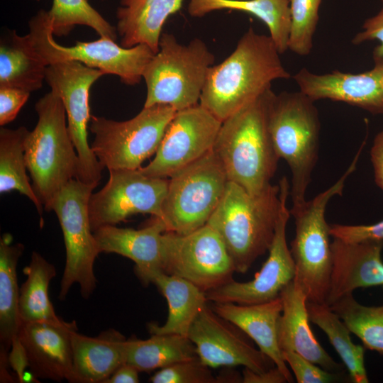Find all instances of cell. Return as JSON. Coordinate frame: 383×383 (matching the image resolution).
<instances>
[{
  "mask_svg": "<svg viewBox=\"0 0 383 383\" xmlns=\"http://www.w3.org/2000/svg\"><path fill=\"white\" fill-rule=\"evenodd\" d=\"M167 231L164 221H153L140 229L103 226L94 231L100 252L116 253L133 261L139 279L154 271L162 270V234Z\"/></svg>",
  "mask_w": 383,
  "mask_h": 383,
  "instance_id": "obj_23",
  "label": "cell"
},
{
  "mask_svg": "<svg viewBox=\"0 0 383 383\" xmlns=\"http://www.w3.org/2000/svg\"><path fill=\"white\" fill-rule=\"evenodd\" d=\"M97 185L70 180L54 197L50 211L57 216L65 246V265L60 282L62 301L74 284L88 299L96 287L94 262L100 252L91 227L89 201Z\"/></svg>",
  "mask_w": 383,
  "mask_h": 383,
  "instance_id": "obj_9",
  "label": "cell"
},
{
  "mask_svg": "<svg viewBox=\"0 0 383 383\" xmlns=\"http://www.w3.org/2000/svg\"><path fill=\"white\" fill-rule=\"evenodd\" d=\"M162 270L206 293L233 280V260L217 232L207 223L187 234L162 236Z\"/></svg>",
  "mask_w": 383,
  "mask_h": 383,
  "instance_id": "obj_12",
  "label": "cell"
},
{
  "mask_svg": "<svg viewBox=\"0 0 383 383\" xmlns=\"http://www.w3.org/2000/svg\"><path fill=\"white\" fill-rule=\"evenodd\" d=\"M177 111L166 104L144 107L133 118L117 121L91 116V148L103 167L138 170L155 154Z\"/></svg>",
  "mask_w": 383,
  "mask_h": 383,
  "instance_id": "obj_8",
  "label": "cell"
},
{
  "mask_svg": "<svg viewBox=\"0 0 383 383\" xmlns=\"http://www.w3.org/2000/svg\"><path fill=\"white\" fill-rule=\"evenodd\" d=\"M214 62L202 40L196 38L183 45L174 35L162 33L158 51L143 72L147 87L144 107L166 104L178 111L199 104Z\"/></svg>",
  "mask_w": 383,
  "mask_h": 383,
  "instance_id": "obj_7",
  "label": "cell"
},
{
  "mask_svg": "<svg viewBox=\"0 0 383 383\" xmlns=\"http://www.w3.org/2000/svg\"><path fill=\"white\" fill-rule=\"evenodd\" d=\"M280 210L279 185L252 195L228 181L223 197L209 219L223 241L235 272L244 274L272 242Z\"/></svg>",
  "mask_w": 383,
  "mask_h": 383,
  "instance_id": "obj_3",
  "label": "cell"
},
{
  "mask_svg": "<svg viewBox=\"0 0 383 383\" xmlns=\"http://www.w3.org/2000/svg\"><path fill=\"white\" fill-rule=\"evenodd\" d=\"M314 101L302 91L274 95L269 129L274 149L292 172V207L302 205L318 160L320 119Z\"/></svg>",
  "mask_w": 383,
  "mask_h": 383,
  "instance_id": "obj_5",
  "label": "cell"
},
{
  "mask_svg": "<svg viewBox=\"0 0 383 383\" xmlns=\"http://www.w3.org/2000/svg\"><path fill=\"white\" fill-rule=\"evenodd\" d=\"M370 159L375 183L383 191V131L378 133L374 138L370 150Z\"/></svg>",
  "mask_w": 383,
  "mask_h": 383,
  "instance_id": "obj_44",
  "label": "cell"
},
{
  "mask_svg": "<svg viewBox=\"0 0 383 383\" xmlns=\"http://www.w3.org/2000/svg\"><path fill=\"white\" fill-rule=\"evenodd\" d=\"M223 9L240 11L255 16L268 28L279 53L288 50L291 28L289 0H189L187 8L193 17Z\"/></svg>",
  "mask_w": 383,
  "mask_h": 383,
  "instance_id": "obj_27",
  "label": "cell"
},
{
  "mask_svg": "<svg viewBox=\"0 0 383 383\" xmlns=\"http://www.w3.org/2000/svg\"><path fill=\"white\" fill-rule=\"evenodd\" d=\"M152 383H221L211 367L199 357L176 362L156 372L150 378Z\"/></svg>",
  "mask_w": 383,
  "mask_h": 383,
  "instance_id": "obj_37",
  "label": "cell"
},
{
  "mask_svg": "<svg viewBox=\"0 0 383 383\" xmlns=\"http://www.w3.org/2000/svg\"><path fill=\"white\" fill-rule=\"evenodd\" d=\"M23 250L22 243L11 244L10 234L0 238V341L1 356L4 357H8L21 326L16 268Z\"/></svg>",
  "mask_w": 383,
  "mask_h": 383,
  "instance_id": "obj_29",
  "label": "cell"
},
{
  "mask_svg": "<svg viewBox=\"0 0 383 383\" xmlns=\"http://www.w3.org/2000/svg\"><path fill=\"white\" fill-rule=\"evenodd\" d=\"M211 309L243 331L284 374L288 382L293 377L283 358L278 343V328L282 311L280 297L255 304L212 302Z\"/></svg>",
  "mask_w": 383,
  "mask_h": 383,
  "instance_id": "obj_22",
  "label": "cell"
},
{
  "mask_svg": "<svg viewBox=\"0 0 383 383\" xmlns=\"http://www.w3.org/2000/svg\"><path fill=\"white\" fill-rule=\"evenodd\" d=\"M188 338L199 360L211 368L242 365L259 373L275 366L243 331L207 304L198 313Z\"/></svg>",
  "mask_w": 383,
  "mask_h": 383,
  "instance_id": "obj_17",
  "label": "cell"
},
{
  "mask_svg": "<svg viewBox=\"0 0 383 383\" xmlns=\"http://www.w3.org/2000/svg\"><path fill=\"white\" fill-rule=\"evenodd\" d=\"M28 132L23 126L0 129V193L18 191L33 202L42 219L44 207L26 174L25 140Z\"/></svg>",
  "mask_w": 383,
  "mask_h": 383,
  "instance_id": "obj_33",
  "label": "cell"
},
{
  "mask_svg": "<svg viewBox=\"0 0 383 383\" xmlns=\"http://www.w3.org/2000/svg\"><path fill=\"white\" fill-rule=\"evenodd\" d=\"M197 357L195 345L187 336L152 334L145 340L131 338L126 341V363L139 372L160 370Z\"/></svg>",
  "mask_w": 383,
  "mask_h": 383,
  "instance_id": "obj_30",
  "label": "cell"
},
{
  "mask_svg": "<svg viewBox=\"0 0 383 383\" xmlns=\"http://www.w3.org/2000/svg\"><path fill=\"white\" fill-rule=\"evenodd\" d=\"M281 54L270 38L250 28L233 52L209 70L199 104L223 122L271 88L288 79Z\"/></svg>",
  "mask_w": 383,
  "mask_h": 383,
  "instance_id": "obj_1",
  "label": "cell"
},
{
  "mask_svg": "<svg viewBox=\"0 0 383 383\" xmlns=\"http://www.w3.org/2000/svg\"><path fill=\"white\" fill-rule=\"evenodd\" d=\"M362 149L334 184L311 200L290 209L296 226L290 249L296 268L294 280L308 301L326 303L333 267L331 235L325 218L326 208L332 197L342 194L345 181L356 169Z\"/></svg>",
  "mask_w": 383,
  "mask_h": 383,
  "instance_id": "obj_6",
  "label": "cell"
},
{
  "mask_svg": "<svg viewBox=\"0 0 383 383\" xmlns=\"http://www.w3.org/2000/svg\"><path fill=\"white\" fill-rule=\"evenodd\" d=\"M143 284H155L168 304V315L162 326L150 323L148 326L152 334H177L188 337V333L201 309L206 304V293L190 282L154 271L140 279Z\"/></svg>",
  "mask_w": 383,
  "mask_h": 383,
  "instance_id": "obj_26",
  "label": "cell"
},
{
  "mask_svg": "<svg viewBox=\"0 0 383 383\" xmlns=\"http://www.w3.org/2000/svg\"><path fill=\"white\" fill-rule=\"evenodd\" d=\"M127 339L113 328L96 337L72 335L74 382L104 383L126 363Z\"/></svg>",
  "mask_w": 383,
  "mask_h": 383,
  "instance_id": "obj_24",
  "label": "cell"
},
{
  "mask_svg": "<svg viewBox=\"0 0 383 383\" xmlns=\"http://www.w3.org/2000/svg\"><path fill=\"white\" fill-rule=\"evenodd\" d=\"M29 29L35 50L47 66L59 61H78L104 74L116 75L127 85L140 83L145 66L155 54L147 45L126 48L106 37L62 46L55 40L48 12L43 9L30 20Z\"/></svg>",
  "mask_w": 383,
  "mask_h": 383,
  "instance_id": "obj_10",
  "label": "cell"
},
{
  "mask_svg": "<svg viewBox=\"0 0 383 383\" xmlns=\"http://www.w3.org/2000/svg\"><path fill=\"white\" fill-rule=\"evenodd\" d=\"M280 210L269 255L254 278L246 282L234 280L206 293L208 301L255 304L279 297L295 276V264L287 243L286 228L291 215L287 206L290 186L286 177L279 183Z\"/></svg>",
  "mask_w": 383,
  "mask_h": 383,
  "instance_id": "obj_15",
  "label": "cell"
},
{
  "mask_svg": "<svg viewBox=\"0 0 383 383\" xmlns=\"http://www.w3.org/2000/svg\"><path fill=\"white\" fill-rule=\"evenodd\" d=\"M168 179L162 221L167 231L179 234L189 233L207 223L228 182L212 150Z\"/></svg>",
  "mask_w": 383,
  "mask_h": 383,
  "instance_id": "obj_11",
  "label": "cell"
},
{
  "mask_svg": "<svg viewBox=\"0 0 383 383\" xmlns=\"http://www.w3.org/2000/svg\"><path fill=\"white\" fill-rule=\"evenodd\" d=\"M47 67L28 33L20 36L13 31L9 41L1 43L0 87L30 93L40 89L45 80Z\"/></svg>",
  "mask_w": 383,
  "mask_h": 383,
  "instance_id": "obj_28",
  "label": "cell"
},
{
  "mask_svg": "<svg viewBox=\"0 0 383 383\" xmlns=\"http://www.w3.org/2000/svg\"><path fill=\"white\" fill-rule=\"evenodd\" d=\"M330 233L333 238L350 243L383 240V220L370 225L332 224Z\"/></svg>",
  "mask_w": 383,
  "mask_h": 383,
  "instance_id": "obj_39",
  "label": "cell"
},
{
  "mask_svg": "<svg viewBox=\"0 0 383 383\" xmlns=\"http://www.w3.org/2000/svg\"><path fill=\"white\" fill-rule=\"evenodd\" d=\"M330 306L366 349L383 355V305L365 306L350 294Z\"/></svg>",
  "mask_w": 383,
  "mask_h": 383,
  "instance_id": "obj_34",
  "label": "cell"
},
{
  "mask_svg": "<svg viewBox=\"0 0 383 383\" xmlns=\"http://www.w3.org/2000/svg\"><path fill=\"white\" fill-rule=\"evenodd\" d=\"M52 33L57 36L67 35L78 25L94 29L100 37L116 40L117 31L87 0H53L48 11Z\"/></svg>",
  "mask_w": 383,
  "mask_h": 383,
  "instance_id": "obj_35",
  "label": "cell"
},
{
  "mask_svg": "<svg viewBox=\"0 0 383 383\" xmlns=\"http://www.w3.org/2000/svg\"><path fill=\"white\" fill-rule=\"evenodd\" d=\"M291 28L288 50L300 55H308L313 48V35L318 22L322 0H289Z\"/></svg>",
  "mask_w": 383,
  "mask_h": 383,
  "instance_id": "obj_36",
  "label": "cell"
},
{
  "mask_svg": "<svg viewBox=\"0 0 383 383\" xmlns=\"http://www.w3.org/2000/svg\"><path fill=\"white\" fill-rule=\"evenodd\" d=\"M282 311L278 328L281 351H294L330 372H339L336 362L315 338L309 326L307 297L293 279L281 292Z\"/></svg>",
  "mask_w": 383,
  "mask_h": 383,
  "instance_id": "obj_21",
  "label": "cell"
},
{
  "mask_svg": "<svg viewBox=\"0 0 383 383\" xmlns=\"http://www.w3.org/2000/svg\"><path fill=\"white\" fill-rule=\"evenodd\" d=\"M243 383H285L288 382L284 374L276 367L262 372H255L244 367L242 374Z\"/></svg>",
  "mask_w": 383,
  "mask_h": 383,
  "instance_id": "obj_43",
  "label": "cell"
},
{
  "mask_svg": "<svg viewBox=\"0 0 383 383\" xmlns=\"http://www.w3.org/2000/svg\"><path fill=\"white\" fill-rule=\"evenodd\" d=\"M38 122L25 140V159L33 189L50 211L55 195L76 179L79 157L66 123L61 99L50 91L35 104Z\"/></svg>",
  "mask_w": 383,
  "mask_h": 383,
  "instance_id": "obj_4",
  "label": "cell"
},
{
  "mask_svg": "<svg viewBox=\"0 0 383 383\" xmlns=\"http://www.w3.org/2000/svg\"><path fill=\"white\" fill-rule=\"evenodd\" d=\"M383 4V0H381ZM378 40L372 56L374 60L383 58V6L374 16L367 18L362 26V30L353 38L352 43L360 45L367 41Z\"/></svg>",
  "mask_w": 383,
  "mask_h": 383,
  "instance_id": "obj_41",
  "label": "cell"
},
{
  "mask_svg": "<svg viewBox=\"0 0 383 383\" xmlns=\"http://www.w3.org/2000/svg\"><path fill=\"white\" fill-rule=\"evenodd\" d=\"M23 272L27 278L20 288L21 323L58 319L49 297V285L56 276L55 267L33 251Z\"/></svg>",
  "mask_w": 383,
  "mask_h": 383,
  "instance_id": "obj_32",
  "label": "cell"
},
{
  "mask_svg": "<svg viewBox=\"0 0 383 383\" xmlns=\"http://www.w3.org/2000/svg\"><path fill=\"white\" fill-rule=\"evenodd\" d=\"M8 362L15 371L18 380L25 382V371L28 367V362L25 350L16 336L11 344L8 355Z\"/></svg>",
  "mask_w": 383,
  "mask_h": 383,
  "instance_id": "obj_42",
  "label": "cell"
},
{
  "mask_svg": "<svg viewBox=\"0 0 383 383\" xmlns=\"http://www.w3.org/2000/svg\"><path fill=\"white\" fill-rule=\"evenodd\" d=\"M140 372L133 366L125 363L119 367L104 383H138Z\"/></svg>",
  "mask_w": 383,
  "mask_h": 383,
  "instance_id": "obj_45",
  "label": "cell"
},
{
  "mask_svg": "<svg viewBox=\"0 0 383 383\" xmlns=\"http://www.w3.org/2000/svg\"><path fill=\"white\" fill-rule=\"evenodd\" d=\"M30 92L10 87H0V125L13 121L26 103Z\"/></svg>",
  "mask_w": 383,
  "mask_h": 383,
  "instance_id": "obj_40",
  "label": "cell"
},
{
  "mask_svg": "<svg viewBox=\"0 0 383 383\" xmlns=\"http://www.w3.org/2000/svg\"><path fill=\"white\" fill-rule=\"evenodd\" d=\"M104 73L74 60L50 64L45 81L65 106L68 130L79 157L77 178L87 184L98 185L104 169L88 143L87 128L91 120L89 91Z\"/></svg>",
  "mask_w": 383,
  "mask_h": 383,
  "instance_id": "obj_13",
  "label": "cell"
},
{
  "mask_svg": "<svg viewBox=\"0 0 383 383\" xmlns=\"http://www.w3.org/2000/svg\"><path fill=\"white\" fill-rule=\"evenodd\" d=\"M284 360L294 374L298 383H328L338 378L294 351H282Z\"/></svg>",
  "mask_w": 383,
  "mask_h": 383,
  "instance_id": "obj_38",
  "label": "cell"
},
{
  "mask_svg": "<svg viewBox=\"0 0 383 383\" xmlns=\"http://www.w3.org/2000/svg\"><path fill=\"white\" fill-rule=\"evenodd\" d=\"M221 123L199 104L177 111L155 157L138 170L150 177L170 178L212 150Z\"/></svg>",
  "mask_w": 383,
  "mask_h": 383,
  "instance_id": "obj_16",
  "label": "cell"
},
{
  "mask_svg": "<svg viewBox=\"0 0 383 383\" xmlns=\"http://www.w3.org/2000/svg\"><path fill=\"white\" fill-rule=\"evenodd\" d=\"M182 4V0H121L116 27L121 45L145 44L156 53L165 21Z\"/></svg>",
  "mask_w": 383,
  "mask_h": 383,
  "instance_id": "obj_25",
  "label": "cell"
},
{
  "mask_svg": "<svg viewBox=\"0 0 383 383\" xmlns=\"http://www.w3.org/2000/svg\"><path fill=\"white\" fill-rule=\"evenodd\" d=\"M104 187L92 193L89 213L93 232L106 225H116L131 216L148 213L162 220V204L168 178L153 177L139 170H109Z\"/></svg>",
  "mask_w": 383,
  "mask_h": 383,
  "instance_id": "obj_14",
  "label": "cell"
},
{
  "mask_svg": "<svg viewBox=\"0 0 383 383\" xmlns=\"http://www.w3.org/2000/svg\"><path fill=\"white\" fill-rule=\"evenodd\" d=\"M374 62L371 70L361 73L333 70L320 74L302 68L293 78L299 91L314 101L329 99L383 114V58Z\"/></svg>",
  "mask_w": 383,
  "mask_h": 383,
  "instance_id": "obj_19",
  "label": "cell"
},
{
  "mask_svg": "<svg viewBox=\"0 0 383 383\" xmlns=\"http://www.w3.org/2000/svg\"><path fill=\"white\" fill-rule=\"evenodd\" d=\"M77 331L75 321L62 318L21 323L18 338L35 377L74 382L72 333Z\"/></svg>",
  "mask_w": 383,
  "mask_h": 383,
  "instance_id": "obj_18",
  "label": "cell"
},
{
  "mask_svg": "<svg viewBox=\"0 0 383 383\" xmlns=\"http://www.w3.org/2000/svg\"><path fill=\"white\" fill-rule=\"evenodd\" d=\"M333 267L326 304L331 306L358 288L383 286V240L331 242Z\"/></svg>",
  "mask_w": 383,
  "mask_h": 383,
  "instance_id": "obj_20",
  "label": "cell"
},
{
  "mask_svg": "<svg viewBox=\"0 0 383 383\" xmlns=\"http://www.w3.org/2000/svg\"><path fill=\"white\" fill-rule=\"evenodd\" d=\"M309 320L318 326L327 335L355 383H368L365 367L364 346L355 344L350 331L338 315L326 303H306Z\"/></svg>",
  "mask_w": 383,
  "mask_h": 383,
  "instance_id": "obj_31",
  "label": "cell"
},
{
  "mask_svg": "<svg viewBox=\"0 0 383 383\" xmlns=\"http://www.w3.org/2000/svg\"><path fill=\"white\" fill-rule=\"evenodd\" d=\"M275 93L269 89L221 126L212 152L228 181L256 195L267 189L280 159L269 129V113Z\"/></svg>",
  "mask_w": 383,
  "mask_h": 383,
  "instance_id": "obj_2",
  "label": "cell"
}]
</instances>
